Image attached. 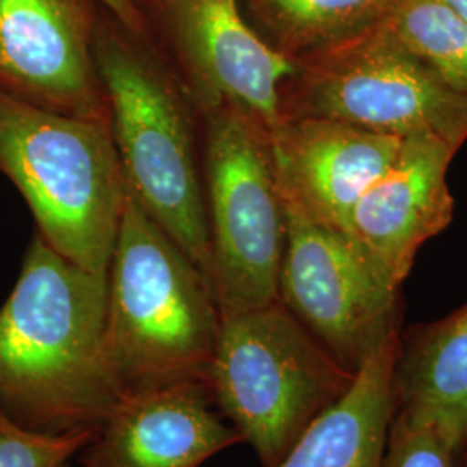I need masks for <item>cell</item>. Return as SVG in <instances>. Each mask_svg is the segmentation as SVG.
I'll use <instances>...</instances> for the list:
<instances>
[{
    "label": "cell",
    "instance_id": "cell-1",
    "mask_svg": "<svg viewBox=\"0 0 467 467\" xmlns=\"http://www.w3.org/2000/svg\"><path fill=\"white\" fill-rule=\"evenodd\" d=\"M108 274L36 233L0 308V410L42 433L98 430L121 400L104 353Z\"/></svg>",
    "mask_w": 467,
    "mask_h": 467
},
{
    "label": "cell",
    "instance_id": "cell-2",
    "mask_svg": "<svg viewBox=\"0 0 467 467\" xmlns=\"http://www.w3.org/2000/svg\"><path fill=\"white\" fill-rule=\"evenodd\" d=\"M92 52L127 191L208 279L202 119L196 106L148 34L130 30L102 4Z\"/></svg>",
    "mask_w": 467,
    "mask_h": 467
},
{
    "label": "cell",
    "instance_id": "cell-3",
    "mask_svg": "<svg viewBox=\"0 0 467 467\" xmlns=\"http://www.w3.org/2000/svg\"><path fill=\"white\" fill-rule=\"evenodd\" d=\"M220 324L206 275L127 191L108 268L104 329L119 397L206 383Z\"/></svg>",
    "mask_w": 467,
    "mask_h": 467
},
{
    "label": "cell",
    "instance_id": "cell-4",
    "mask_svg": "<svg viewBox=\"0 0 467 467\" xmlns=\"http://www.w3.org/2000/svg\"><path fill=\"white\" fill-rule=\"evenodd\" d=\"M0 171L52 250L108 274L127 198L109 121L59 115L0 90Z\"/></svg>",
    "mask_w": 467,
    "mask_h": 467
},
{
    "label": "cell",
    "instance_id": "cell-5",
    "mask_svg": "<svg viewBox=\"0 0 467 467\" xmlns=\"http://www.w3.org/2000/svg\"><path fill=\"white\" fill-rule=\"evenodd\" d=\"M355 376L277 300L222 317L206 383L262 466L275 467Z\"/></svg>",
    "mask_w": 467,
    "mask_h": 467
},
{
    "label": "cell",
    "instance_id": "cell-6",
    "mask_svg": "<svg viewBox=\"0 0 467 467\" xmlns=\"http://www.w3.org/2000/svg\"><path fill=\"white\" fill-rule=\"evenodd\" d=\"M201 119L208 281L229 317L279 300L285 215L267 127L234 108Z\"/></svg>",
    "mask_w": 467,
    "mask_h": 467
},
{
    "label": "cell",
    "instance_id": "cell-7",
    "mask_svg": "<svg viewBox=\"0 0 467 467\" xmlns=\"http://www.w3.org/2000/svg\"><path fill=\"white\" fill-rule=\"evenodd\" d=\"M324 118L379 134H431L461 150L467 96L381 23L293 63L279 90V121ZM277 121V123H279Z\"/></svg>",
    "mask_w": 467,
    "mask_h": 467
},
{
    "label": "cell",
    "instance_id": "cell-8",
    "mask_svg": "<svg viewBox=\"0 0 467 467\" xmlns=\"http://www.w3.org/2000/svg\"><path fill=\"white\" fill-rule=\"evenodd\" d=\"M283 206L279 300L341 366L357 372L400 336V287L348 234Z\"/></svg>",
    "mask_w": 467,
    "mask_h": 467
},
{
    "label": "cell",
    "instance_id": "cell-9",
    "mask_svg": "<svg viewBox=\"0 0 467 467\" xmlns=\"http://www.w3.org/2000/svg\"><path fill=\"white\" fill-rule=\"evenodd\" d=\"M200 117L244 111L268 130L279 121V90L293 63L243 15L241 0H132Z\"/></svg>",
    "mask_w": 467,
    "mask_h": 467
},
{
    "label": "cell",
    "instance_id": "cell-10",
    "mask_svg": "<svg viewBox=\"0 0 467 467\" xmlns=\"http://www.w3.org/2000/svg\"><path fill=\"white\" fill-rule=\"evenodd\" d=\"M98 0H0V90L67 117L109 121L92 52Z\"/></svg>",
    "mask_w": 467,
    "mask_h": 467
},
{
    "label": "cell",
    "instance_id": "cell-11",
    "mask_svg": "<svg viewBox=\"0 0 467 467\" xmlns=\"http://www.w3.org/2000/svg\"><path fill=\"white\" fill-rule=\"evenodd\" d=\"M403 139L345 121L303 118L270 130L283 204L347 233L355 204L395 161Z\"/></svg>",
    "mask_w": 467,
    "mask_h": 467
},
{
    "label": "cell",
    "instance_id": "cell-12",
    "mask_svg": "<svg viewBox=\"0 0 467 467\" xmlns=\"http://www.w3.org/2000/svg\"><path fill=\"white\" fill-rule=\"evenodd\" d=\"M457 150L436 135L405 137L391 167L351 212L347 234L399 287L420 246L451 225L455 202L447 171Z\"/></svg>",
    "mask_w": 467,
    "mask_h": 467
},
{
    "label": "cell",
    "instance_id": "cell-13",
    "mask_svg": "<svg viewBox=\"0 0 467 467\" xmlns=\"http://www.w3.org/2000/svg\"><path fill=\"white\" fill-rule=\"evenodd\" d=\"M239 441L208 384L187 381L121 399L80 453L85 467H200Z\"/></svg>",
    "mask_w": 467,
    "mask_h": 467
},
{
    "label": "cell",
    "instance_id": "cell-14",
    "mask_svg": "<svg viewBox=\"0 0 467 467\" xmlns=\"http://www.w3.org/2000/svg\"><path fill=\"white\" fill-rule=\"evenodd\" d=\"M400 336L372 353L350 389L326 409L275 467H383Z\"/></svg>",
    "mask_w": 467,
    "mask_h": 467
},
{
    "label": "cell",
    "instance_id": "cell-15",
    "mask_svg": "<svg viewBox=\"0 0 467 467\" xmlns=\"http://www.w3.org/2000/svg\"><path fill=\"white\" fill-rule=\"evenodd\" d=\"M393 412L443 434L457 451L467 443V303L451 316L400 336Z\"/></svg>",
    "mask_w": 467,
    "mask_h": 467
},
{
    "label": "cell",
    "instance_id": "cell-16",
    "mask_svg": "<svg viewBox=\"0 0 467 467\" xmlns=\"http://www.w3.org/2000/svg\"><path fill=\"white\" fill-rule=\"evenodd\" d=\"M399 0H241L250 25L291 63L381 23Z\"/></svg>",
    "mask_w": 467,
    "mask_h": 467
},
{
    "label": "cell",
    "instance_id": "cell-17",
    "mask_svg": "<svg viewBox=\"0 0 467 467\" xmlns=\"http://www.w3.org/2000/svg\"><path fill=\"white\" fill-rule=\"evenodd\" d=\"M384 25L451 90L467 96V21L441 0H399Z\"/></svg>",
    "mask_w": 467,
    "mask_h": 467
},
{
    "label": "cell",
    "instance_id": "cell-18",
    "mask_svg": "<svg viewBox=\"0 0 467 467\" xmlns=\"http://www.w3.org/2000/svg\"><path fill=\"white\" fill-rule=\"evenodd\" d=\"M96 430L50 434L17 424L0 410V467H67Z\"/></svg>",
    "mask_w": 467,
    "mask_h": 467
},
{
    "label": "cell",
    "instance_id": "cell-19",
    "mask_svg": "<svg viewBox=\"0 0 467 467\" xmlns=\"http://www.w3.org/2000/svg\"><path fill=\"white\" fill-rule=\"evenodd\" d=\"M457 453L431 426L393 412L383 467H455Z\"/></svg>",
    "mask_w": 467,
    "mask_h": 467
},
{
    "label": "cell",
    "instance_id": "cell-20",
    "mask_svg": "<svg viewBox=\"0 0 467 467\" xmlns=\"http://www.w3.org/2000/svg\"><path fill=\"white\" fill-rule=\"evenodd\" d=\"M98 2L102 4L106 9H109L130 30L139 32V34H146V25L132 0H98Z\"/></svg>",
    "mask_w": 467,
    "mask_h": 467
},
{
    "label": "cell",
    "instance_id": "cell-21",
    "mask_svg": "<svg viewBox=\"0 0 467 467\" xmlns=\"http://www.w3.org/2000/svg\"><path fill=\"white\" fill-rule=\"evenodd\" d=\"M441 2H445L459 16L467 21V0H441Z\"/></svg>",
    "mask_w": 467,
    "mask_h": 467
},
{
    "label": "cell",
    "instance_id": "cell-22",
    "mask_svg": "<svg viewBox=\"0 0 467 467\" xmlns=\"http://www.w3.org/2000/svg\"><path fill=\"white\" fill-rule=\"evenodd\" d=\"M466 467H467V462H466Z\"/></svg>",
    "mask_w": 467,
    "mask_h": 467
}]
</instances>
